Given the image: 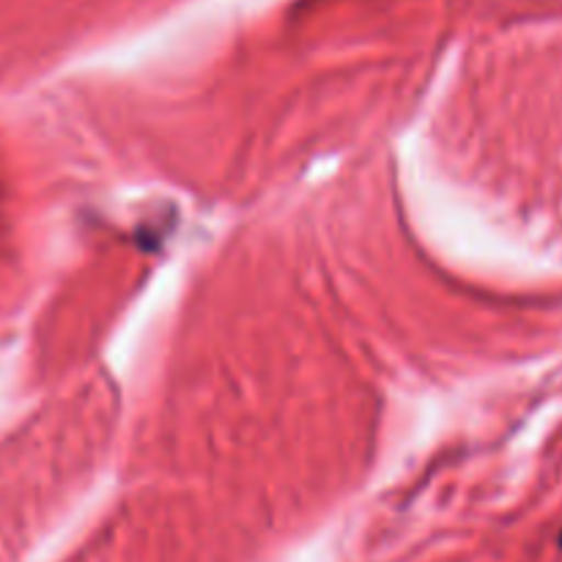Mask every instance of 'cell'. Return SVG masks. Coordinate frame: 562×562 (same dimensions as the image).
Masks as SVG:
<instances>
[{"label":"cell","mask_w":562,"mask_h":562,"mask_svg":"<svg viewBox=\"0 0 562 562\" xmlns=\"http://www.w3.org/2000/svg\"><path fill=\"white\" fill-rule=\"evenodd\" d=\"M560 547H562V536H560Z\"/></svg>","instance_id":"cell-1"}]
</instances>
